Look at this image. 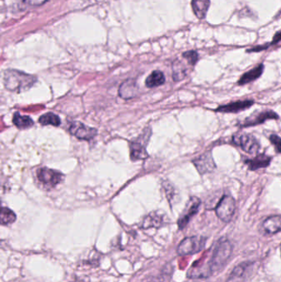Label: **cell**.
Instances as JSON below:
<instances>
[{
	"label": "cell",
	"instance_id": "obj_4",
	"mask_svg": "<svg viewBox=\"0 0 281 282\" xmlns=\"http://www.w3.org/2000/svg\"><path fill=\"white\" fill-rule=\"evenodd\" d=\"M215 212L218 217L225 223L232 220L235 212V200L231 195H224L215 207Z\"/></svg>",
	"mask_w": 281,
	"mask_h": 282
},
{
	"label": "cell",
	"instance_id": "obj_29",
	"mask_svg": "<svg viewBox=\"0 0 281 282\" xmlns=\"http://www.w3.org/2000/svg\"><path fill=\"white\" fill-rule=\"evenodd\" d=\"M281 31H279L277 33H276V35L274 36L273 39H272V41H271L270 45L271 46H273V45H276V44H278L279 42H281Z\"/></svg>",
	"mask_w": 281,
	"mask_h": 282
},
{
	"label": "cell",
	"instance_id": "obj_25",
	"mask_svg": "<svg viewBox=\"0 0 281 282\" xmlns=\"http://www.w3.org/2000/svg\"><path fill=\"white\" fill-rule=\"evenodd\" d=\"M182 57H183V59L187 60L188 65H190V66H195L199 59L198 53L195 51H189L184 52L182 54Z\"/></svg>",
	"mask_w": 281,
	"mask_h": 282
},
{
	"label": "cell",
	"instance_id": "obj_19",
	"mask_svg": "<svg viewBox=\"0 0 281 282\" xmlns=\"http://www.w3.org/2000/svg\"><path fill=\"white\" fill-rule=\"evenodd\" d=\"M165 83V76L164 73L161 72L159 70H154L150 75L148 77L145 81V84L148 88H155V87L161 86Z\"/></svg>",
	"mask_w": 281,
	"mask_h": 282
},
{
	"label": "cell",
	"instance_id": "obj_9",
	"mask_svg": "<svg viewBox=\"0 0 281 282\" xmlns=\"http://www.w3.org/2000/svg\"><path fill=\"white\" fill-rule=\"evenodd\" d=\"M201 200L196 196H191L186 206L185 209L183 210L182 215L180 216L179 220L177 221V225L180 229H183L186 226H187L190 219L198 212L199 208L201 206Z\"/></svg>",
	"mask_w": 281,
	"mask_h": 282
},
{
	"label": "cell",
	"instance_id": "obj_15",
	"mask_svg": "<svg viewBox=\"0 0 281 282\" xmlns=\"http://www.w3.org/2000/svg\"><path fill=\"white\" fill-rule=\"evenodd\" d=\"M264 65L260 64L257 67L253 68L252 70L247 71L243 75L241 78L238 81L239 85H245L246 83H252L253 81L257 80V78H260L263 72H264Z\"/></svg>",
	"mask_w": 281,
	"mask_h": 282
},
{
	"label": "cell",
	"instance_id": "obj_11",
	"mask_svg": "<svg viewBox=\"0 0 281 282\" xmlns=\"http://www.w3.org/2000/svg\"><path fill=\"white\" fill-rule=\"evenodd\" d=\"M192 163L201 175L213 172L216 168V164L214 163L211 152H206L201 154L194 159Z\"/></svg>",
	"mask_w": 281,
	"mask_h": 282
},
{
	"label": "cell",
	"instance_id": "obj_20",
	"mask_svg": "<svg viewBox=\"0 0 281 282\" xmlns=\"http://www.w3.org/2000/svg\"><path fill=\"white\" fill-rule=\"evenodd\" d=\"M172 71L173 79L175 81H180L187 75L188 69L182 60L177 59L172 65Z\"/></svg>",
	"mask_w": 281,
	"mask_h": 282
},
{
	"label": "cell",
	"instance_id": "obj_27",
	"mask_svg": "<svg viewBox=\"0 0 281 282\" xmlns=\"http://www.w3.org/2000/svg\"><path fill=\"white\" fill-rule=\"evenodd\" d=\"M47 1L48 0H24V3L27 6H40Z\"/></svg>",
	"mask_w": 281,
	"mask_h": 282
},
{
	"label": "cell",
	"instance_id": "obj_17",
	"mask_svg": "<svg viewBox=\"0 0 281 282\" xmlns=\"http://www.w3.org/2000/svg\"><path fill=\"white\" fill-rule=\"evenodd\" d=\"M138 89L139 88L137 86L136 83L130 79L121 84V88L119 89V95L124 99H129L136 95Z\"/></svg>",
	"mask_w": 281,
	"mask_h": 282
},
{
	"label": "cell",
	"instance_id": "obj_5",
	"mask_svg": "<svg viewBox=\"0 0 281 282\" xmlns=\"http://www.w3.org/2000/svg\"><path fill=\"white\" fill-rule=\"evenodd\" d=\"M206 239L203 237H189L183 239L177 247L180 256L191 255L197 253L203 248Z\"/></svg>",
	"mask_w": 281,
	"mask_h": 282
},
{
	"label": "cell",
	"instance_id": "obj_6",
	"mask_svg": "<svg viewBox=\"0 0 281 282\" xmlns=\"http://www.w3.org/2000/svg\"><path fill=\"white\" fill-rule=\"evenodd\" d=\"M233 142L250 154H256L260 150V143L252 134H235L233 136Z\"/></svg>",
	"mask_w": 281,
	"mask_h": 282
},
{
	"label": "cell",
	"instance_id": "obj_31",
	"mask_svg": "<svg viewBox=\"0 0 281 282\" xmlns=\"http://www.w3.org/2000/svg\"></svg>",
	"mask_w": 281,
	"mask_h": 282
},
{
	"label": "cell",
	"instance_id": "obj_16",
	"mask_svg": "<svg viewBox=\"0 0 281 282\" xmlns=\"http://www.w3.org/2000/svg\"><path fill=\"white\" fill-rule=\"evenodd\" d=\"M262 228L268 234H275L281 231V215H273L265 219Z\"/></svg>",
	"mask_w": 281,
	"mask_h": 282
},
{
	"label": "cell",
	"instance_id": "obj_10",
	"mask_svg": "<svg viewBox=\"0 0 281 282\" xmlns=\"http://www.w3.org/2000/svg\"><path fill=\"white\" fill-rule=\"evenodd\" d=\"M70 133L79 140H91L96 135V129L87 127L78 121H73L69 128Z\"/></svg>",
	"mask_w": 281,
	"mask_h": 282
},
{
	"label": "cell",
	"instance_id": "obj_12",
	"mask_svg": "<svg viewBox=\"0 0 281 282\" xmlns=\"http://www.w3.org/2000/svg\"><path fill=\"white\" fill-rule=\"evenodd\" d=\"M254 264L245 263L236 266L231 272L227 282H244L253 271Z\"/></svg>",
	"mask_w": 281,
	"mask_h": 282
},
{
	"label": "cell",
	"instance_id": "obj_26",
	"mask_svg": "<svg viewBox=\"0 0 281 282\" xmlns=\"http://www.w3.org/2000/svg\"><path fill=\"white\" fill-rule=\"evenodd\" d=\"M269 140L276 149V153H281V138L279 137L277 134H271Z\"/></svg>",
	"mask_w": 281,
	"mask_h": 282
},
{
	"label": "cell",
	"instance_id": "obj_13",
	"mask_svg": "<svg viewBox=\"0 0 281 282\" xmlns=\"http://www.w3.org/2000/svg\"><path fill=\"white\" fill-rule=\"evenodd\" d=\"M252 100H244V101H237L230 102L228 104L220 106L215 109V113H237L242 111L246 110L254 104Z\"/></svg>",
	"mask_w": 281,
	"mask_h": 282
},
{
	"label": "cell",
	"instance_id": "obj_23",
	"mask_svg": "<svg viewBox=\"0 0 281 282\" xmlns=\"http://www.w3.org/2000/svg\"><path fill=\"white\" fill-rule=\"evenodd\" d=\"M39 122L43 126L51 125L54 127H59L60 125V118L54 113H48L40 116Z\"/></svg>",
	"mask_w": 281,
	"mask_h": 282
},
{
	"label": "cell",
	"instance_id": "obj_24",
	"mask_svg": "<svg viewBox=\"0 0 281 282\" xmlns=\"http://www.w3.org/2000/svg\"><path fill=\"white\" fill-rule=\"evenodd\" d=\"M17 216L15 213L8 209L7 207H2L1 210V224L3 226H8L14 223L16 221Z\"/></svg>",
	"mask_w": 281,
	"mask_h": 282
},
{
	"label": "cell",
	"instance_id": "obj_3",
	"mask_svg": "<svg viewBox=\"0 0 281 282\" xmlns=\"http://www.w3.org/2000/svg\"><path fill=\"white\" fill-rule=\"evenodd\" d=\"M150 136H151V130L150 128H146L144 130L142 134H140L139 137L132 140L130 145L131 160L136 161L147 159L149 154L146 150V146L149 143Z\"/></svg>",
	"mask_w": 281,
	"mask_h": 282
},
{
	"label": "cell",
	"instance_id": "obj_2",
	"mask_svg": "<svg viewBox=\"0 0 281 282\" xmlns=\"http://www.w3.org/2000/svg\"><path fill=\"white\" fill-rule=\"evenodd\" d=\"M233 251V245L229 242V240L226 238L221 239L216 243L214 246V252L212 255L209 264L213 273L215 271H219L227 263L228 259L230 258Z\"/></svg>",
	"mask_w": 281,
	"mask_h": 282
},
{
	"label": "cell",
	"instance_id": "obj_28",
	"mask_svg": "<svg viewBox=\"0 0 281 282\" xmlns=\"http://www.w3.org/2000/svg\"><path fill=\"white\" fill-rule=\"evenodd\" d=\"M269 46H271L270 44H266V45H263V46H257L256 47H252L249 50H246V52L251 53V52H259V51H264L265 49H267Z\"/></svg>",
	"mask_w": 281,
	"mask_h": 282
},
{
	"label": "cell",
	"instance_id": "obj_30",
	"mask_svg": "<svg viewBox=\"0 0 281 282\" xmlns=\"http://www.w3.org/2000/svg\"><path fill=\"white\" fill-rule=\"evenodd\" d=\"M86 282V278H85V279L78 280V282Z\"/></svg>",
	"mask_w": 281,
	"mask_h": 282
},
{
	"label": "cell",
	"instance_id": "obj_22",
	"mask_svg": "<svg viewBox=\"0 0 281 282\" xmlns=\"http://www.w3.org/2000/svg\"><path fill=\"white\" fill-rule=\"evenodd\" d=\"M163 223V216L158 212L151 213L145 218L143 222V228H149L151 227H158Z\"/></svg>",
	"mask_w": 281,
	"mask_h": 282
},
{
	"label": "cell",
	"instance_id": "obj_14",
	"mask_svg": "<svg viewBox=\"0 0 281 282\" xmlns=\"http://www.w3.org/2000/svg\"><path fill=\"white\" fill-rule=\"evenodd\" d=\"M271 157H269L265 153H261V154H257L253 159H246L245 164L248 168V169L251 171H256L260 169L267 168L271 164Z\"/></svg>",
	"mask_w": 281,
	"mask_h": 282
},
{
	"label": "cell",
	"instance_id": "obj_1",
	"mask_svg": "<svg viewBox=\"0 0 281 282\" xmlns=\"http://www.w3.org/2000/svg\"><path fill=\"white\" fill-rule=\"evenodd\" d=\"M37 82L35 76L15 70H6L3 83L6 89L14 93H21L31 89Z\"/></svg>",
	"mask_w": 281,
	"mask_h": 282
},
{
	"label": "cell",
	"instance_id": "obj_8",
	"mask_svg": "<svg viewBox=\"0 0 281 282\" xmlns=\"http://www.w3.org/2000/svg\"><path fill=\"white\" fill-rule=\"evenodd\" d=\"M38 180L46 188H55L62 183L64 176L56 170L51 169L48 168H41L37 172Z\"/></svg>",
	"mask_w": 281,
	"mask_h": 282
},
{
	"label": "cell",
	"instance_id": "obj_21",
	"mask_svg": "<svg viewBox=\"0 0 281 282\" xmlns=\"http://www.w3.org/2000/svg\"><path fill=\"white\" fill-rule=\"evenodd\" d=\"M13 122L19 129H27L33 126V121L30 118L29 116H21V114L16 113L14 115Z\"/></svg>",
	"mask_w": 281,
	"mask_h": 282
},
{
	"label": "cell",
	"instance_id": "obj_7",
	"mask_svg": "<svg viewBox=\"0 0 281 282\" xmlns=\"http://www.w3.org/2000/svg\"><path fill=\"white\" fill-rule=\"evenodd\" d=\"M280 116H278V114L273 111H263V112L253 113L246 119L239 121V123L237 124V126L240 128H246V127H254V126L264 123L268 120H278Z\"/></svg>",
	"mask_w": 281,
	"mask_h": 282
},
{
	"label": "cell",
	"instance_id": "obj_18",
	"mask_svg": "<svg viewBox=\"0 0 281 282\" xmlns=\"http://www.w3.org/2000/svg\"><path fill=\"white\" fill-rule=\"evenodd\" d=\"M210 5V0H191L193 12L199 19L206 17Z\"/></svg>",
	"mask_w": 281,
	"mask_h": 282
}]
</instances>
